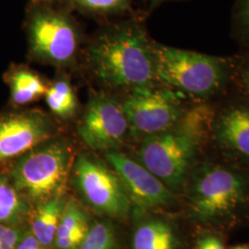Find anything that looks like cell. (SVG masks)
<instances>
[{"label":"cell","instance_id":"cell-1","mask_svg":"<svg viewBox=\"0 0 249 249\" xmlns=\"http://www.w3.org/2000/svg\"><path fill=\"white\" fill-rule=\"evenodd\" d=\"M87 61L93 75L111 89L149 88L158 82L153 41L137 22L108 27L87 49Z\"/></svg>","mask_w":249,"mask_h":249},{"label":"cell","instance_id":"cell-2","mask_svg":"<svg viewBox=\"0 0 249 249\" xmlns=\"http://www.w3.org/2000/svg\"><path fill=\"white\" fill-rule=\"evenodd\" d=\"M153 52L157 80L197 102L219 94L232 79L234 57L197 53L155 42Z\"/></svg>","mask_w":249,"mask_h":249},{"label":"cell","instance_id":"cell-3","mask_svg":"<svg viewBox=\"0 0 249 249\" xmlns=\"http://www.w3.org/2000/svg\"><path fill=\"white\" fill-rule=\"evenodd\" d=\"M187 208L197 222L211 224L234 219L249 201V177L240 169L204 162L187 180Z\"/></svg>","mask_w":249,"mask_h":249},{"label":"cell","instance_id":"cell-4","mask_svg":"<svg viewBox=\"0 0 249 249\" xmlns=\"http://www.w3.org/2000/svg\"><path fill=\"white\" fill-rule=\"evenodd\" d=\"M71 145L52 138L15 159L9 177L32 205L65 195L73 166Z\"/></svg>","mask_w":249,"mask_h":249},{"label":"cell","instance_id":"cell-5","mask_svg":"<svg viewBox=\"0 0 249 249\" xmlns=\"http://www.w3.org/2000/svg\"><path fill=\"white\" fill-rule=\"evenodd\" d=\"M28 53L37 62L72 67L81 45L80 29L66 12L45 4H33L26 19Z\"/></svg>","mask_w":249,"mask_h":249},{"label":"cell","instance_id":"cell-6","mask_svg":"<svg viewBox=\"0 0 249 249\" xmlns=\"http://www.w3.org/2000/svg\"><path fill=\"white\" fill-rule=\"evenodd\" d=\"M198 145L176 125L167 131L144 137L139 150L143 166L176 192L187 185Z\"/></svg>","mask_w":249,"mask_h":249},{"label":"cell","instance_id":"cell-7","mask_svg":"<svg viewBox=\"0 0 249 249\" xmlns=\"http://www.w3.org/2000/svg\"><path fill=\"white\" fill-rule=\"evenodd\" d=\"M72 182L82 201L96 213L123 218L132 209L122 182L103 161L82 153L74 160Z\"/></svg>","mask_w":249,"mask_h":249},{"label":"cell","instance_id":"cell-8","mask_svg":"<svg viewBox=\"0 0 249 249\" xmlns=\"http://www.w3.org/2000/svg\"><path fill=\"white\" fill-rule=\"evenodd\" d=\"M183 96L166 86L130 90L121 102L129 130L144 138L174 128L186 111Z\"/></svg>","mask_w":249,"mask_h":249},{"label":"cell","instance_id":"cell-9","mask_svg":"<svg viewBox=\"0 0 249 249\" xmlns=\"http://www.w3.org/2000/svg\"><path fill=\"white\" fill-rule=\"evenodd\" d=\"M128 130L121 103L104 92L89 98L78 126L81 141L94 151H116Z\"/></svg>","mask_w":249,"mask_h":249},{"label":"cell","instance_id":"cell-10","mask_svg":"<svg viewBox=\"0 0 249 249\" xmlns=\"http://www.w3.org/2000/svg\"><path fill=\"white\" fill-rule=\"evenodd\" d=\"M52 119L38 109L0 114V164L53 138Z\"/></svg>","mask_w":249,"mask_h":249},{"label":"cell","instance_id":"cell-11","mask_svg":"<svg viewBox=\"0 0 249 249\" xmlns=\"http://www.w3.org/2000/svg\"><path fill=\"white\" fill-rule=\"evenodd\" d=\"M106 158L122 182L132 208L139 213L160 209L173 202L174 192L140 161L117 151H107Z\"/></svg>","mask_w":249,"mask_h":249},{"label":"cell","instance_id":"cell-12","mask_svg":"<svg viewBox=\"0 0 249 249\" xmlns=\"http://www.w3.org/2000/svg\"><path fill=\"white\" fill-rule=\"evenodd\" d=\"M212 137L225 156L249 166V104H231L216 113Z\"/></svg>","mask_w":249,"mask_h":249},{"label":"cell","instance_id":"cell-13","mask_svg":"<svg viewBox=\"0 0 249 249\" xmlns=\"http://www.w3.org/2000/svg\"><path fill=\"white\" fill-rule=\"evenodd\" d=\"M89 216L74 198H69L54 237L58 249H78L89 230Z\"/></svg>","mask_w":249,"mask_h":249},{"label":"cell","instance_id":"cell-14","mask_svg":"<svg viewBox=\"0 0 249 249\" xmlns=\"http://www.w3.org/2000/svg\"><path fill=\"white\" fill-rule=\"evenodd\" d=\"M10 101L16 107L25 106L45 96L48 86L35 71L23 66H12L5 74Z\"/></svg>","mask_w":249,"mask_h":249},{"label":"cell","instance_id":"cell-15","mask_svg":"<svg viewBox=\"0 0 249 249\" xmlns=\"http://www.w3.org/2000/svg\"><path fill=\"white\" fill-rule=\"evenodd\" d=\"M66 201L65 196L53 197L36 205L30 213V231L45 248L54 242Z\"/></svg>","mask_w":249,"mask_h":249},{"label":"cell","instance_id":"cell-16","mask_svg":"<svg viewBox=\"0 0 249 249\" xmlns=\"http://www.w3.org/2000/svg\"><path fill=\"white\" fill-rule=\"evenodd\" d=\"M178 238L168 222L152 218L140 223L133 234V249H176Z\"/></svg>","mask_w":249,"mask_h":249},{"label":"cell","instance_id":"cell-17","mask_svg":"<svg viewBox=\"0 0 249 249\" xmlns=\"http://www.w3.org/2000/svg\"><path fill=\"white\" fill-rule=\"evenodd\" d=\"M32 208L9 175L0 174V224L18 226V223L29 218Z\"/></svg>","mask_w":249,"mask_h":249},{"label":"cell","instance_id":"cell-18","mask_svg":"<svg viewBox=\"0 0 249 249\" xmlns=\"http://www.w3.org/2000/svg\"><path fill=\"white\" fill-rule=\"evenodd\" d=\"M215 116L213 107L201 103L186 110L177 126L199 146L209 137H212Z\"/></svg>","mask_w":249,"mask_h":249},{"label":"cell","instance_id":"cell-19","mask_svg":"<svg viewBox=\"0 0 249 249\" xmlns=\"http://www.w3.org/2000/svg\"><path fill=\"white\" fill-rule=\"evenodd\" d=\"M45 98L50 111L60 118H71L77 112V96L71 84L65 79L55 80L48 86Z\"/></svg>","mask_w":249,"mask_h":249},{"label":"cell","instance_id":"cell-20","mask_svg":"<svg viewBox=\"0 0 249 249\" xmlns=\"http://www.w3.org/2000/svg\"><path fill=\"white\" fill-rule=\"evenodd\" d=\"M115 230L111 223L96 222L89 227V231L78 249H116Z\"/></svg>","mask_w":249,"mask_h":249},{"label":"cell","instance_id":"cell-21","mask_svg":"<svg viewBox=\"0 0 249 249\" xmlns=\"http://www.w3.org/2000/svg\"><path fill=\"white\" fill-rule=\"evenodd\" d=\"M72 3L83 12L108 15L127 10L130 8L131 0H72Z\"/></svg>","mask_w":249,"mask_h":249},{"label":"cell","instance_id":"cell-22","mask_svg":"<svg viewBox=\"0 0 249 249\" xmlns=\"http://www.w3.org/2000/svg\"><path fill=\"white\" fill-rule=\"evenodd\" d=\"M232 36L242 47L249 46V0H235L231 16Z\"/></svg>","mask_w":249,"mask_h":249},{"label":"cell","instance_id":"cell-23","mask_svg":"<svg viewBox=\"0 0 249 249\" xmlns=\"http://www.w3.org/2000/svg\"><path fill=\"white\" fill-rule=\"evenodd\" d=\"M232 79H234L247 103L249 104V46L243 47L240 54L234 56Z\"/></svg>","mask_w":249,"mask_h":249},{"label":"cell","instance_id":"cell-24","mask_svg":"<svg viewBox=\"0 0 249 249\" xmlns=\"http://www.w3.org/2000/svg\"><path fill=\"white\" fill-rule=\"evenodd\" d=\"M22 232L18 226L0 224V245L16 248Z\"/></svg>","mask_w":249,"mask_h":249},{"label":"cell","instance_id":"cell-25","mask_svg":"<svg viewBox=\"0 0 249 249\" xmlns=\"http://www.w3.org/2000/svg\"><path fill=\"white\" fill-rule=\"evenodd\" d=\"M39 241L37 240L36 236L29 230L23 231L20 239L18 241V245L15 249H46Z\"/></svg>","mask_w":249,"mask_h":249},{"label":"cell","instance_id":"cell-26","mask_svg":"<svg viewBox=\"0 0 249 249\" xmlns=\"http://www.w3.org/2000/svg\"><path fill=\"white\" fill-rule=\"evenodd\" d=\"M197 249H225L223 242L214 235H205L197 242Z\"/></svg>","mask_w":249,"mask_h":249},{"label":"cell","instance_id":"cell-27","mask_svg":"<svg viewBox=\"0 0 249 249\" xmlns=\"http://www.w3.org/2000/svg\"><path fill=\"white\" fill-rule=\"evenodd\" d=\"M150 1V4H151V8H154V7H157V6H159L160 4L161 3H163V2H166V1H173V0H149ZM175 1V0H174ZM177 1V0H176ZM180 1H182V0H180ZM184 1V0H183Z\"/></svg>","mask_w":249,"mask_h":249},{"label":"cell","instance_id":"cell-28","mask_svg":"<svg viewBox=\"0 0 249 249\" xmlns=\"http://www.w3.org/2000/svg\"><path fill=\"white\" fill-rule=\"evenodd\" d=\"M54 1H56V0H40L38 4H45V5H48V4H50V3H52V2H54Z\"/></svg>","mask_w":249,"mask_h":249},{"label":"cell","instance_id":"cell-29","mask_svg":"<svg viewBox=\"0 0 249 249\" xmlns=\"http://www.w3.org/2000/svg\"><path fill=\"white\" fill-rule=\"evenodd\" d=\"M249 249V246H237V247H234L233 249Z\"/></svg>","mask_w":249,"mask_h":249},{"label":"cell","instance_id":"cell-30","mask_svg":"<svg viewBox=\"0 0 249 249\" xmlns=\"http://www.w3.org/2000/svg\"><path fill=\"white\" fill-rule=\"evenodd\" d=\"M14 247H9V246H0V249H15Z\"/></svg>","mask_w":249,"mask_h":249}]
</instances>
